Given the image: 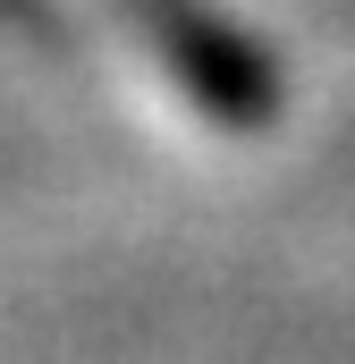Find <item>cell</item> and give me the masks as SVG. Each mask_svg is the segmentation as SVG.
I'll return each mask as SVG.
<instances>
[{"instance_id":"obj_1","label":"cell","mask_w":355,"mask_h":364,"mask_svg":"<svg viewBox=\"0 0 355 364\" xmlns=\"http://www.w3.org/2000/svg\"><path fill=\"white\" fill-rule=\"evenodd\" d=\"M127 17V34L153 51V68H170V85L229 136H254L279 119V68L271 51L237 26L220 17L212 0H110Z\"/></svg>"}]
</instances>
